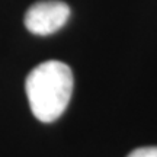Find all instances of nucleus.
Listing matches in <instances>:
<instances>
[{"mask_svg": "<svg viewBox=\"0 0 157 157\" xmlns=\"http://www.w3.org/2000/svg\"><path fill=\"white\" fill-rule=\"evenodd\" d=\"M73 73L66 63L50 60L38 64L26 77L29 108L41 122H54L66 111L71 92Z\"/></svg>", "mask_w": 157, "mask_h": 157, "instance_id": "nucleus-1", "label": "nucleus"}, {"mask_svg": "<svg viewBox=\"0 0 157 157\" xmlns=\"http://www.w3.org/2000/svg\"><path fill=\"white\" fill-rule=\"evenodd\" d=\"M70 6L60 0H44L32 5L25 15V26L35 35H51L60 31L70 17Z\"/></svg>", "mask_w": 157, "mask_h": 157, "instance_id": "nucleus-2", "label": "nucleus"}, {"mask_svg": "<svg viewBox=\"0 0 157 157\" xmlns=\"http://www.w3.org/2000/svg\"><path fill=\"white\" fill-rule=\"evenodd\" d=\"M128 157H157V147H140L131 151Z\"/></svg>", "mask_w": 157, "mask_h": 157, "instance_id": "nucleus-3", "label": "nucleus"}]
</instances>
